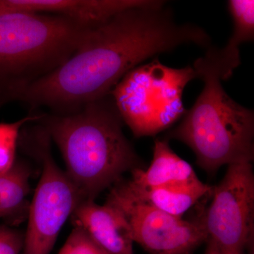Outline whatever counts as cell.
<instances>
[{
    "instance_id": "cell-11",
    "label": "cell",
    "mask_w": 254,
    "mask_h": 254,
    "mask_svg": "<svg viewBox=\"0 0 254 254\" xmlns=\"http://www.w3.org/2000/svg\"><path fill=\"white\" fill-rule=\"evenodd\" d=\"M114 186L133 199L179 218H182L184 214L213 189L199 179L180 186L152 188L136 187L128 180L122 179Z\"/></svg>"
},
{
    "instance_id": "cell-16",
    "label": "cell",
    "mask_w": 254,
    "mask_h": 254,
    "mask_svg": "<svg viewBox=\"0 0 254 254\" xmlns=\"http://www.w3.org/2000/svg\"><path fill=\"white\" fill-rule=\"evenodd\" d=\"M68 240L74 254H109L81 227H73Z\"/></svg>"
},
{
    "instance_id": "cell-18",
    "label": "cell",
    "mask_w": 254,
    "mask_h": 254,
    "mask_svg": "<svg viewBox=\"0 0 254 254\" xmlns=\"http://www.w3.org/2000/svg\"><path fill=\"white\" fill-rule=\"evenodd\" d=\"M207 242H208V245H207L205 254H244L242 252L227 250L212 240H207Z\"/></svg>"
},
{
    "instance_id": "cell-9",
    "label": "cell",
    "mask_w": 254,
    "mask_h": 254,
    "mask_svg": "<svg viewBox=\"0 0 254 254\" xmlns=\"http://www.w3.org/2000/svg\"><path fill=\"white\" fill-rule=\"evenodd\" d=\"M161 2L157 0H0V14L28 12L58 15L91 28L126 10L158 6Z\"/></svg>"
},
{
    "instance_id": "cell-2",
    "label": "cell",
    "mask_w": 254,
    "mask_h": 254,
    "mask_svg": "<svg viewBox=\"0 0 254 254\" xmlns=\"http://www.w3.org/2000/svg\"><path fill=\"white\" fill-rule=\"evenodd\" d=\"M36 123L59 148L65 172L84 200H95L127 172L141 168L110 95L69 113L42 114Z\"/></svg>"
},
{
    "instance_id": "cell-3",
    "label": "cell",
    "mask_w": 254,
    "mask_h": 254,
    "mask_svg": "<svg viewBox=\"0 0 254 254\" xmlns=\"http://www.w3.org/2000/svg\"><path fill=\"white\" fill-rule=\"evenodd\" d=\"M204 88L169 138L194 152L197 164L208 173L222 165L254 160V114L230 98L222 86L234 69L218 48L210 46L193 64Z\"/></svg>"
},
{
    "instance_id": "cell-5",
    "label": "cell",
    "mask_w": 254,
    "mask_h": 254,
    "mask_svg": "<svg viewBox=\"0 0 254 254\" xmlns=\"http://www.w3.org/2000/svg\"><path fill=\"white\" fill-rule=\"evenodd\" d=\"M197 78L193 66L169 67L156 58L128 71L110 95L135 137L154 136L186 113L183 91Z\"/></svg>"
},
{
    "instance_id": "cell-19",
    "label": "cell",
    "mask_w": 254,
    "mask_h": 254,
    "mask_svg": "<svg viewBox=\"0 0 254 254\" xmlns=\"http://www.w3.org/2000/svg\"><path fill=\"white\" fill-rule=\"evenodd\" d=\"M58 254H74V253H73L72 246H71V242L68 241V239L66 242H65L64 245L63 246V248L60 251V253Z\"/></svg>"
},
{
    "instance_id": "cell-13",
    "label": "cell",
    "mask_w": 254,
    "mask_h": 254,
    "mask_svg": "<svg viewBox=\"0 0 254 254\" xmlns=\"http://www.w3.org/2000/svg\"><path fill=\"white\" fill-rule=\"evenodd\" d=\"M32 168L23 160H16L12 166L0 174V220L15 227L27 220L31 191Z\"/></svg>"
},
{
    "instance_id": "cell-4",
    "label": "cell",
    "mask_w": 254,
    "mask_h": 254,
    "mask_svg": "<svg viewBox=\"0 0 254 254\" xmlns=\"http://www.w3.org/2000/svg\"><path fill=\"white\" fill-rule=\"evenodd\" d=\"M89 28L58 15L1 13L0 80L9 95L64 63Z\"/></svg>"
},
{
    "instance_id": "cell-10",
    "label": "cell",
    "mask_w": 254,
    "mask_h": 254,
    "mask_svg": "<svg viewBox=\"0 0 254 254\" xmlns=\"http://www.w3.org/2000/svg\"><path fill=\"white\" fill-rule=\"evenodd\" d=\"M74 227H81L109 254H133V239L125 215L113 205L85 200L71 216Z\"/></svg>"
},
{
    "instance_id": "cell-7",
    "label": "cell",
    "mask_w": 254,
    "mask_h": 254,
    "mask_svg": "<svg viewBox=\"0 0 254 254\" xmlns=\"http://www.w3.org/2000/svg\"><path fill=\"white\" fill-rule=\"evenodd\" d=\"M213 200L200 222L208 240L244 253L254 232V175L252 163L229 165L213 188Z\"/></svg>"
},
{
    "instance_id": "cell-6",
    "label": "cell",
    "mask_w": 254,
    "mask_h": 254,
    "mask_svg": "<svg viewBox=\"0 0 254 254\" xmlns=\"http://www.w3.org/2000/svg\"><path fill=\"white\" fill-rule=\"evenodd\" d=\"M28 150L41 161L42 173L28 215L22 254H50L60 231L83 199L51 153V140L40 125L28 133Z\"/></svg>"
},
{
    "instance_id": "cell-17",
    "label": "cell",
    "mask_w": 254,
    "mask_h": 254,
    "mask_svg": "<svg viewBox=\"0 0 254 254\" xmlns=\"http://www.w3.org/2000/svg\"><path fill=\"white\" fill-rule=\"evenodd\" d=\"M24 244V233L9 225H0V254H20Z\"/></svg>"
},
{
    "instance_id": "cell-12",
    "label": "cell",
    "mask_w": 254,
    "mask_h": 254,
    "mask_svg": "<svg viewBox=\"0 0 254 254\" xmlns=\"http://www.w3.org/2000/svg\"><path fill=\"white\" fill-rule=\"evenodd\" d=\"M131 173L128 181L142 188L180 186L198 180L191 165L171 149L166 139L155 140L149 168H136Z\"/></svg>"
},
{
    "instance_id": "cell-8",
    "label": "cell",
    "mask_w": 254,
    "mask_h": 254,
    "mask_svg": "<svg viewBox=\"0 0 254 254\" xmlns=\"http://www.w3.org/2000/svg\"><path fill=\"white\" fill-rule=\"evenodd\" d=\"M129 224L133 242L150 254H190L208 240L200 221L190 222L152 208L110 187L106 203Z\"/></svg>"
},
{
    "instance_id": "cell-1",
    "label": "cell",
    "mask_w": 254,
    "mask_h": 254,
    "mask_svg": "<svg viewBox=\"0 0 254 254\" xmlns=\"http://www.w3.org/2000/svg\"><path fill=\"white\" fill-rule=\"evenodd\" d=\"M165 5L126 10L89 28L64 63L10 98L33 108L69 113L110 95L128 71L155 55L190 43L210 46L204 29L177 24Z\"/></svg>"
},
{
    "instance_id": "cell-14",
    "label": "cell",
    "mask_w": 254,
    "mask_h": 254,
    "mask_svg": "<svg viewBox=\"0 0 254 254\" xmlns=\"http://www.w3.org/2000/svg\"><path fill=\"white\" fill-rule=\"evenodd\" d=\"M227 4L233 20V31L221 51L225 59L236 68L241 64L240 45L254 41V1L230 0Z\"/></svg>"
},
{
    "instance_id": "cell-15",
    "label": "cell",
    "mask_w": 254,
    "mask_h": 254,
    "mask_svg": "<svg viewBox=\"0 0 254 254\" xmlns=\"http://www.w3.org/2000/svg\"><path fill=\"white\" fill-rule=\"evenodd\" d=\"M41 115H31L18 121L0 124V174L9 170L16 158V146L23 127L31 122H38Z\"/></svg>"
}]
</instances>
